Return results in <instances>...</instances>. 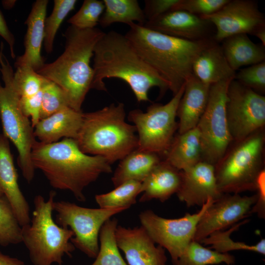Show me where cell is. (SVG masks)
<instances>
[{"label": "cell", "mask_w": 265, "mask_h": 265, "mask_svg": "<svg viewBox=\"0 0 265 265\" xmlns=\"http://www.w3.org/2000/svg\"><path fill=\"white\" fill-rule=\"evenodd\" d=\"M226 114L232 140L241 141L265 125V97L235 79L228 86Z\"/></svg>", "instance_id": "4fadbf2b"}, {"label": "cell", "mask_w": 265, "mask_h": 265, "mask_svg": "<svg viewBox=\"0 0 265 265\" xmlns=\"http://www.w3.org/2000/svg\"><path fill=\"white\" fill-rule=\"evenodd\" d=\"M115 238L129 265H166L165 249L156 245L142 226L132 228L118 225Z\"/></svg>", "instance_id": "2e32d148"}, {"label": "cell", "mask_w": 265, "mask_h": 265, "mask_svg": "<svg viewBox=\"0 0 265 265\" xmlns=\"http://www.w3.org/2000/svg\"><path fill=\"white\" fill-rule=\"evenodd\" d=\"M22 242V227L5 197H0V245Z\"/></svg>", "instance_id": "d6a6232c"}, {"label": "cell", "mask_w": 265, "mask_h": 265, "mask_svg": "<svg viewBox=\"0 0 265 265\" xmlns=\"http://www.w3.org/2000/svg\"><path fill=\"white\" fill-rule=\"evenodd\" d=\"M236 73L229 66L221 45L215 41L200 53L192 65L193 75L210 85L234 79Z\"/></svg>", "instance_id": "cb8c5ba5"}, {"label": "cell", "mask_w": 265, "mask_h": 265, "mask_svg": "<svg viewBox=\"0 0 265 265\" xmlns=\"http://www.w3.org/2000/svg\"><path fill=\"white\" fill-rule=\"evenodd\" d=\"M236 143L214 166L217 188L222 194L256 190L258 177L265 169L263 129Z\"/></svg>", "instance_id": "ba28073f"}, {"label": "cell", "mask_w": 265, "mask_h": 265, "mask_svg": "<svg viewBox=\"0 0 265 265\" xmlns=\"http://www.w3.org/2000/svg\"><path fill=\"white\" fill-rule=\"evenodd\" d=\"M83 113L68 106L40 119L34 127V136L46 144L57 142L62 137L75 139L82 124Z\"/></svg>", "instance_id": "7402d4cb"}, {"label": "cell", "mask_w": 265, "mask_h": 265, "mask_svg": "<svg viewBox=\"0 0 265 265\" xmlns=\"http://www.w3.org/2000/svg\"><path fill=\"white\" fill-rule=\"evenodd\" d=\"M8 138L0 134V189L10 203L21 227L30 222V209L18 182Z\"/></svg>", "instance_id": "d6986e66"}, {"label": "cell", "mask_w": 265, "mask_h": 265, "mask_svg": "<svg viewBox=\"0 0 265 265\" xmlns=\"http://www.w3.org/2000/svg\"><path fill=\"white\" fill-rule=\"evenodd\" d=\"M232 80L210 85L207 105L196 127L200 136L202 161L214 166L223 158L233 141L226 114L227 92Z\"/></svg>", "instance_id": "8fae6325"}, {"label": "cell", "mask_w": 265, "mask_h": 265, "mask_svg": "<svg viewBox=\"0 0 265 265\" xmlns=\"http://www.w3.org/2000/svg\"><path fill=\"white\" fill-rule=\"evenodd\" d=\"M0 36L4 39L9 46L12 58L16 56L14 52L15 37L8 27L4 17L0 10Z\"/></svg>", "instance_id": "7bdbcfd3"}, {"label": "cell", "mask_w": 265, "mask_h": 265, "mask_svg": "<svg viewBox=\"0 0 265 265\" xmlns=\"http://www.w3.org/2000/svg\"><path fill=\"white\" fill-rule=\"evenodd\" d=\"M56 192L51 191L47 200L40 195L34 199V209L29 224L22 227V242L27 249L34 265H62L64 255L71 257L75 247L70 229L58 225L53 220V205Z\"/></svg>", "instance_id": "8992f818"}, {"label": "cell", "mask_w": 265, "mask_h": 265, "mask_svg": "<svg viewBox=\"0 0 265 265\" xmlns=\"http://www.w3.org/2000/svg\"><path fill=\"white\" fill-rule=\"evenodd\" d=\"M151 30L182 39L196 41L213 38L209 21L188 12H168L143 26Z\"/></svg>", "instance_id": "e0dca14e"}, {"label": "cell", "mask_w": 265, "mask_h": 265, "mask_svg": "<svg viewBox=\"0 0 265 265\" xmlns=\"http://www.w3.org/2000/svg\"><path fill=\"white\" fill-rule=\"evenodd\" d=\"M16 68L13 82L20 97L32 96L41 90L46 78L30 66H21Z\"/></svg>", "instance_id": "e575fe53"}, {"label": "cell", "mask_w": 265, "mask_h": 265, "mask_svg": "<svg viewBox=\"0 0 265 265\" xmlns=\"http://www.w3.org/2000/svg\"><path fill=\"white\" fill-rule=\"evenodd\" d=\"M257 199V193L250 196L223 194L201 216L192 240L200 243L211 234L223 230L247 217Z\"/></svg>", "instance_id": "9a60e30c"}, {"label": "cell", "mask_w": 265, "mask_h": 265, "mask_svg": "<svg viewBox=\"0 0 265 265\" xmlns=\"http://www.w3.org/2000/svg\"><path fill=\"white\" fill-rule=\"evenodd\" d=\"M248 222L247 219H244L233 225L227 230L215 232L203 239L200 243L211 245L210 249L222 253H228L231 251L244 250L265 255L264 238L262 239L256 244L249 245L243 242L234 241L230 238V235L233 232Z\"/></svg>", "instance_id": "f1b7e54d"}, {"label": "cell", "mask_w": 265, "mask_h": 265, "mask_svg": "<svg viewBox=\"0 0 265 265\" xmlns=\"http://www.w3.org/2000/svg\"><path fill=\"white\" fill-rule=\"evenodd\" d=\"M42 89L36 94L27 97H20V104L23 113L28 118L31 117L32 127H34L40 120L42 105Z\"/></svg>", "instance_id": "ab89813d"}, {"label": "cell", "mask_w": 265, "mask_h": 265, "mask_svg": "<svg viewBox=\"0 0 265 265\" xmlns=\"http://www.w3.org/2000/svg\"><path fill=\"white\" fill-rule=\"evenodd\" d=\"M92 89L106 91L104 80L117 78L131 87L138 102L150 101L148 92L159 89L160 96L169 89L168 83L139 55L125 35L111 30L96 44L93 55Z\"/></svg>", "instance_id": "6da1fadb"}, {"label": "cell", "mask_w": 265, "mask_h": 265, "mask_svg": "<svg viewBox=\"0 0 265 265\" xmlns=\"http://www.w3.org/2000/svg\"><path fill=\"white\" fill-rule=\"evenodd\" d=\"M182 180L181 171L161 160L142 182L140 202L155 199L164 202L178 191Z\"/></svg>", "instance_id": "603a6c76"}, {"label": "cell", "mask_w": 265, "mask_h": 265, "mask_svg": "<svg viewBox=\"0 0 265 265\" xmlns=\"http://www.w3.org/2000/svg\"><path fill=\"white\" fill-rule=\"evenodd\" d=\"M235 263V257L229 253H219L192 240L174 265H232Z\"/></svg>", "instance_id": "4dcf8cb0"}, {"label": "cell", "mask_w": 265, "mask_h": 265, "mask_svg": "<svg viewBox=\"0 0 265 265\" xmlns=\"http://www.w3.org/2000/svg\"><path fill=\"white\" fill-rule=\"evenodd\" d=\"M210 88V85L200 81L193 74L186 80L177 111L179 134L197 127L207 105Z\"/></svg>", "instance_id": "44dd1931"}, {"label": "cell", "mask_w": 265, "mask_h": 265, "mask_svg": "<svg viewBox=\"0 0 265 265\" xmlns=\"http://www.w3.org/2000/svg\"><path fill=\"white\" fill-rule=\"evenodd\" d=\"M124 104H111L101 109L83 113L75 139L86 154L104 157L110 163L121 160L137 149L135 127L125 121Z\"/></svg>", "instance_id": "5b68a950"}, {"label": "cell", "mask_w": 265, "mask_h": 265, "mask_svg": "<svg viewBox=\"0 0 265 265\" xmlns=\"http://www.w3.org/2000/svg\"><path fill=\"white\" fill-rule=\"evenodd\" d=\"M0 265H26L24 262L8 255L0 251Z\"/></svg>", "instance_id": "ee69618b"}, {"label": "cell", "mask_w": 265, "mask_h": 265, "mask_svg": "<svg viewBox=\"0 0 265 265\" xmlns=\"http://www.w3.org/2000/svg\"><path fill=\"white\" fill-rule=\"evenodd\" d=\"M164 160L183 171L202 161L200 133L196 127L174 136Z\"/></svg>", "instance_id": "d4e9b609"}, {"label": "cell", "mask_w": 265, "mask_h": 265, "mask_svg": "<svg viewBox=\"0 0 265 265\" xmlns=\"http://www.w3.org/2000/svg\"><path fill=\"white\" fill-rule=\"evenodd\" d=\"M0 48V72L4 86L0 83V117L3 134L15 146L18 152V164L23 177L30 183L35 174L31 154L36 140L31 123L21 108L20 96L13 82L14 72L3 54V44Z\"/></svg>", "instance_id": "52a82bcc"}, {"label": "cell", "mask_w": 265, "mask_h": 265, "mask_svg": "<svg viewBox=\"0 0 265 265\" xmlns=\"http://www.w3.org/2000/svg\"><path fill=\"white\" fill-rule=\"evenodd\" d=\"M161 160L158 154L134 150L121 160L115 170L111 178L114 186L129 181L142 182Z\"/></svg>", "instance_id": "4316f807"}, {"label": "cell", "mask_w": 265, "mask_h": 265, "mask_svg": "<svg viewBox=\"0 0 265 265\" xmlns=\"http://www.w3.org/2000/svg\"><path fill=\"white\" fill-rule=\"evenodd\" d=\"M48 0H37L25 21L27 30L25 38V52L17 57L16 67L28 66L36 72L45 64L41 51L44 38V22L46 19Z\"/></svg>", "instance_id": "ffe728a7"}, {"label": "cell", "mask_w": 265, "mask_h": 265, "mask_svg": "<svg viewBox=\"0 0 265 265\" xmlns=\"http://www.w3.org/2000/svg\"><path fill=\"white\" fill-rule=\"evenodd\" d=\"M261 41L262 45L265 46V26L257 29L253 34Z\"/></svg>", "instance_id": "f6af8a7d"}, {"label": "cell", "mask_w": 265, "mask_h": 265, "mask_svg": "<svg viewBox=\"0 0 265 265\" xmlns=\"http://www.w3.org/2000/svg\"><path fill=\"white\" fill-rule=\"evenodd\" d=\"M3 194L2 193V192H1V190L0 189V197L3 196Z\"/></svg>", "instance_id": "bcb514c9"}, {"label": "cell", "mask_w": 265, "mask_h": 265, "mask_svg": "<svg viewBox=\"0 0 265 265\" xmlns=\"http://www.w3.org/2000/svg\"><path fill=\"white\" fill-rule=\"evenodd\" d=\"M125 34L144 61L168 83L175 95L192 75L193 62L213 38L192 41L164 34L135 23Z\"/></svg>", "instance_id": "3957f363"}, {"label": "cell", "mask_w": 265, "mask_h": 265, "mask_svg": "<svg viewBox=\"0 0 265 265\" xmlns=\"http://www.w3.org/2000/svg\"><path fill=\"white\" fill-rule=\"evenodd\" d=\"M181 183L176 194L187 207H201L209 199L216 201L223 194L217 188L214 166L208 162L201 161L181 171Z\"/></svg>", "instance_id": "ac0fdd59"}, {"label": "cell", "mask_w": 265, "mask_h": 265, "mask_svg": "<svg viewBox=\"0 0 265 265\" xmlns=\"http://www.w3.org/2000/svg\"><path fill=\"white\" fill-rule=\"evenodd\" d=\"M179 0H145L143 9L147 21L172 11Z\"/></svg>", "instance_id": "60d3db41"}, {"label": "cell", "mask_w": 265, "mask_h": 265, "mask_svg": "<svg viewBox=\"0 0 265 265\" xmlns=\"http://www.w3.org/2000/svg\"><path fill=\"white\" fill-rule=\"evenodd\" d=\"M209 21L215 27L213 39L217 43L239 34L253 35L265 26L264 14L255 1L229 0L216 12L200 16Z\"/></svg>", "instance_id": "5bb4252c"}, {"label": "cell", "mask_w": 265, "mask_h": 265, "mask_svg": "<svg viewBox=\"0 0 265 265\" xmlns=\"http://www.w3.org/2000/svg\"><path fill=\"white\" fill-rule=\"evenodd\" d=\"M257 194L258 199L252 208L251 213H257L262 218L265 215V171L263 170L259 174L257 181Z\"/></svg>", "instance_id": "b9f144b4"}, {"label": "cell", "mask_w": 265, "mask_h": 265, "mask_svg": "<svg viewBox=\"0 0 265 265\" xmlns=\"http://www.w3.org/2000/svg\"><path fill=\"white\" fill-rule=\"evenodd\" d=\"M31 158L34 168L43 173L52 186L70 191L80 202L86 200V186L101 174L112 172L106 159L83 153L72 138L48 144L36 140Z\"/></svg>", "instance_id": "7a4b0ae2"}, {"label": "cell", "mask_w": 265, "mask_h": 265, "mask_svg": "<svg viewBox=\"0 0 265 265\" xmlns=\"http://www.w3.org/2000/svg\"><path fill=\"white\" fill-rule=\"evenodd\" d=\"M185 84L164 105L153 104L145 112L139 109L129 112L128 119L134 124L138 132V149L164 156L178 128L176 118Z\"/></svg>", "instance_id": "9c48e42d"}, {"label": "cell", "mask_w": 265, "mask_h": 265, "mask_svg": "<svg viewBox=\"0 0 265 265\" xmlns=\"http://www.w3.org/2000/svg\"><path fill=\"white\" fill-rule=\"evenodd\" d=\"M229 0H179L172 10H183L199 16L208 15L219 10Z\"/></svg>", "instance_id": "f35d334b"}, {"label": "cell", "mask_w": 265, "mask_h": 265, "mask_svg": "<svg viewBox=\"0 0 265 265\" xmlns=\"http://www.w3.org/2000/svg\"><path fill=\"white\" fill-rule=\"evenodd\" d=\"M214 201L210 198L197 212L179 218H163L150 210L141 212L138 216L141 225L156 243L168 251L174 265L193 240L198 221Z\"/></svg>", "instance_id": "7c38bea8"}, {"label": "cell", "mask_w": 265, "mask_h": 265, "mask_svg": "<svg viewBox=\"0 0 265 265\" xmlns=\"http://www.w3.org/2000/svg\"><path fill=\"white\" fill-rule=\"evenodd\" d=\"M105 33L97 27L80 29L70 26L64 34L63 53L37 71L60 87L66 95L69 107L77 111H82V103L92 89L94 71L90 61L96 44Z\"/></svg>", "instance_id": "277c9868"}, {"label": "cell", "mask_w": 265, "mask_h": 265, "mask_svg": "<svg viewBox=\"0 0 265 265\" xmlns=\"http://www.w3.org/2000/svg\"><path fill=\"white\" fill-rule=\"evenodd\" d=\"M118 220L110 218L101 228L99 240V250L95 261L91 265H127L122 257L115 238Z\"/></svg>", "instance_id": "f546056e"}, {"label": "cell", "mask_w": 265, "mask_h": 265, "mask_svg": "<svg viewBox=\"0 0 265 265\" xmlns=\"http://www.w3.org/2000/svg\"><path fill=\"white\" fill-rule=\"evenodd\" d=\"M42 91L40 119L48 117L63 108L69 106L64 92L53 81L47 79L42 87Z\"/></svg>", "instance_id": "d590c367"}, {"label": "cell", "mask_w": 265, "mask_h": 265, "mask_svg": "<svg viewBox=\"0 0 265 265\" xmlns=\"http://www.w3.org/2000/svg\"><path fill=\"white\" fill-rule=\"evenodd\" d=\"M235 80L255 92H265V61L250 65L236 73Z\"/></svg>", "instance_id": "74e56055"}, {"label": "cell", "mask_w": 265, "mask_h": 265, "mask_svg": "<svg viewBox=\"0 0 265 265\" xmlns=\"http://www.w3.org/2000/svg\"><path fill=\"white\" fill-rule=\"evenodd\" d=\"M141 192L142 182L129 181L107 193L96 195L95 199L100 208H130L136 203V197Z\"/></svg>", "instance_id": "1f68e13d"}, {"label": "cell", "mask_w": 265, "mask_h": 265, "mask_svg": "<svg viewBox=\"0 0 265 265\" xmlns=\"http://www.w3.org/2000/svg\"><path fill=\"white\" fill-rule=\"evenodd\" d=\"M77 1L76 0H54L51 15L44 22V45L47 53L53 51L55 35L64 19L73 10Z\"/></svg>", "instance_id": "836d02e7"}, {"label": "cell", "mask_w": 265, "mask_h": 265, "mask_svg": "<svg viewBox=\"0 0 265 265\" xmlns=\"http://www.w3.org/2000/svg\"><path fill=\"white\" fill-rule=\"evenodd\" d=\"M105 9L99 24L105 28L115 23L129 25L134 22L143 26L147 22L137 0H104Z\"/></svg>", "instance_id": "83f0119b"}, {"label": "cell", "mask_w": 265, "mask_h": 265, "mask_svg": "<svg viewBox=\"0 0 265 265\" xmlns=\"http://www.w3.org/2000/svg\"><path fill=\"white\" fill-rule=\"evenodd\" d=\"M224 55L230 67L236 71L240 67L265 61V49L254 43L246 34L230 36L222 42Z\"/></svg>", "instance_id": "484cf974"}, {"label": "cell", "mask_w": 265, "mask_h": 265, "mask_svg": "<svg viewBox=\"0 0 265 265\" xmlns=\"http://www.w3.org/2000/svg\"><path fill=\"white\" fill-rule=\"evenodd\" d=\"M53 211L56 212L55 222L60 227L70 228L74 233L71 242L74 246L92 258L99 250V236L101 227L114 215L129 208H85L68 201H54Z\"/></svg>", "instance_id": "30bf717a"}, {"label": "cell", "mask_w": 265, "mask_h": 265, "mask_svg": "<svg viewBox=\"0 0 265 265\" xmlns=\"http://www.w3.org/2000/svg\"><path fill=\"white\" fill-rule=\"evenodd\" d=\"M104 9L103 0H85L79 11L67 22L80 29L95 28Z\"/></svg>", "instance_id": "8d00e7d4"}]
</instances>
